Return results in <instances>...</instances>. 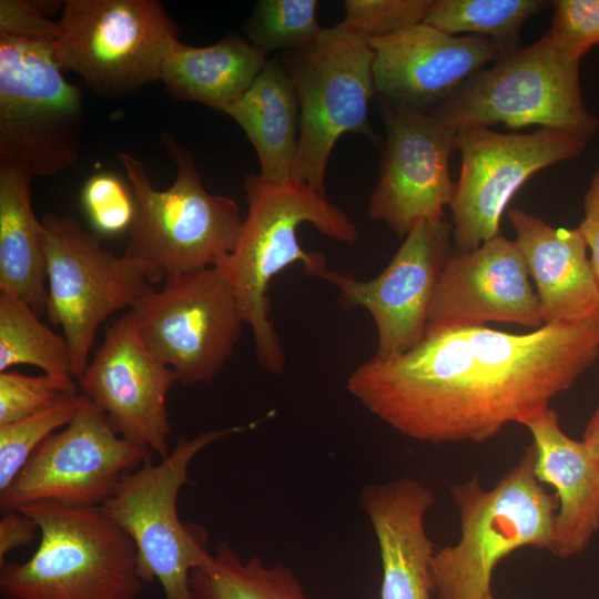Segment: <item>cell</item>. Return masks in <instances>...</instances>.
Wrapping results in <instances>:
<instances>
[{"mask_svg": "<svg viewBox=\"0 0 599 599\" xmlns=\"http://www.w3.org/2000/svg\"><path fill=\"white\" fill-rule=\"evenodd\" d=\"M484 599H496V598L493 596V593H490V595L486 596Z\"/></svg>", "mask_w": 599, "mask_h": 599, "instance_id": "40", "label": "cell"}, {"mask_svg": "<svg viewBox=\"0 0 599 599\" xmlns=\"http://www.w3.org/2000/svg\"><path fill=\"white\" fill-rule=\"evenodd\" d=\"M581 441L599 466V407L589 419Z\"/></svg>", "mask_w": 599, "mask_h": 599, "instance_id": "38", "label": "cell"}, {"mask_svg": "<svg viewBox=\"0 0 599 599\" xmlns=\"http://www.w3.org/2000/svg\"><path fill=\"white\" fill-rule=\"evenodd\" d=\"M588 139L540 128L505 134L488 128L456 132L461 169L450 204L458 252H470L500 234L502 212L518 189L538 171L577 158Z\"/></svg>", "mask_w": 599, "mask_h": 599, "instance_id": "14", "label": "cell"}, {"mask_svg": "<svg viewBox=\"0 0 599 599\" xmlns=\"http://www.w3.org/2000/svg\"><path fill=\"white\" fill-rule=\"evenodd\" d=\"M0 32L57 38V21L49 20L37 4L21 0L0 1Z\"/></svg>", "mask_w": 599, "mask_h": 599, "instance_id": "35", "label": "cell"}, {"mask_svg": "<svg viewBox=\"0 0 599 599\" xmlns=\"http://www.w3.org/2000/svg\"><path fill=\"white\" fill-rule=\"evenodd\" d=\"M224 113L245 132L260 161V175L282 182L293 177L300 105L285 65L268 60L251 87Z\"/></svg>", "mask_w": 599, "mask_h": 599, "instance_id": "24", "label": "cell"}, {"mask_svg": "<svg viewBox=\"0 0 599 599\" xmlns=\"http://www.w3.org/2000/svg\"><path fill=\"white\" fill-rule=\"evenodd\" d=\"M547 6L541 0H433L424 22L451 35L484 37L512 51L524 22Z\"/></svg>", "mask_w": 599, "mask_h": 599, "instance_id": "28", "label": "cell"}, {"mask_svg": "<svg viewBox=\"0 0 599 599\" xmlns=\"http://www.w3.org/2000/svg\"><path fill=\"white\" fill-rule=\"evenodd\" d=\"M433 0H345L344 28L366 38L389 35L424 22Z\"/></svg>", "mask_w": 599, "mask_h": 599, "instance_id": "32", "label": "cell"}, {"mask_svg": "<svg viewBox=\"0 0 599 599\" xmlns=\"http://www.w3.org/2000/svg\"><path fill=\"white\" fill-rule=\"evenodd\" d=\"M316 0H260L245 24L248 41L265 51L300 50L314 44L324 30Z\"/></svg>", "mask_w": 599, "mask_h": 599, "instance_id": "29", "label": "cell"}, {"mask_svg": "<svg viewBox=\"0 0 599 599\" xmlns=\"http://www.w3.org/2000/svg\"><path fill=\"white\" fill-rule=\"evenodd\" d=\"M32 177L0 166V293L16 295L41 315L48 300L42 223L31 204Z\"/></svg>", "mask_w": 599, "mask_h": 599, "instance_id": "25", "label": "cell"}, {"mask_svg": "<svg viewBox=\"0 0 599 599\" xmlns=\"http://www.w3.org/2000/svg\"><path fill=\"white\" fill-rule=\"evenodd\" d=\"M535 461L531 443L493 488L483 487L479 473L450 487L460 537L432 558L438 599H484L494 569L509 554L522 547L551 552L558 498L538 480Z\"/></svg>", "mask_w": 599, "mask_h": 599, "instance_id": "4", "label": "cell"}, {"mask_svg": "<svg viewBox=\"0 0 599 599\" xmlns=\"http://www.w3.org/2000/svg\"><path fill=\"white\" fill-rule=\"evenodd\" d=\"M130 309L150 352L177 382L209 384L233 355L245 318L220 266L170 277Z\"/></svg>", "mask_w": 599, "mask_h": 599, "instance_id": "12", "label": "cell"}, {"mask_svg": "<svg viewBox=\"0 0 599 599\" xmlns=\"http://www.w3.org/2000/svg\"><path fill=\"white\" fill-rule=\"evenodd\" d=\"M548 33L559 50L575 61L599 43V0H558Z\"/></svg>", "mask_w": 599, "mask_h": 599, "instance_id": "34", "label": "cell"}, {"mask_svg": "<svg viewBox=\"0 0 599 599\" xmlns=\"http://www.w3.org/2000/svg\"><path fill=\"white\" fill-rule=\"evenodd\" d=\"M82 203L90 222L101 234H118L129 230L132 223L134 202L131 189L112 173L92 175L84 184Z\"/></svg>", "mask_w": 599, "mask_h": 599, "instance_id": "33", "label": "cell"}, {"mask_svg": "<svg viewBox=\"0 0 599 599\" xmlns=\"http://www.w3.org/2000/svg\"><path fill=\"white\" fill-rule=\"evenodd\" d=\"M267 53L232 34L206 47L175 40L162 67L161 81L174 97L224 110L251 87Z\"/></svg>", "mask_w": 599, "mask_h": 599, "instance_id": "23", "label": "cell"}, {"mask_svg": "<svg viewBox=\"0 0 599 599\" xmlns=\"http://www.w3.org/2000/svg\"><path fill=\"white\" fill-rule=\"evenodd\" d=\"M488 322L534 329L545 324L524 255L516 241L501 233L446 261L428 313V324Z\"/></svg>", "mask_w": 599, "mask_h": 599, "instance_id": "19", "label": "cell"}, {"mask_svg": "<svg viewBox=\"0 0 599 599\" xmlns=\"http://www.w3.org/2000/svg\"><path fill=\"white\" fill-rule=\"evenodd\" d=\"M79 394L31 417L0 426V493L8 488L38 447L73 418Z\"/></svg>", "mask_w": 599, "mask_h": 599, "instance_id": "30", "label": "cell"}, {"mask_svg": "<svg viewBox=\"0 0 599 599\" xmlns=\"http://www.w3.org/2000/svg\"><path fill=\"white\" fill-rule=\"evenodd\" d=\"M599 357V313L527 333L428 324L405 353L358 365L346 388L405 437L483 443L548 409Z\"/></svg>", "mask_w": 599, "mask_h": 599, "instance_id": "1", "label": "cell"}, {"mask_svg": "<svg viewBox=\"0 0 599 599\" xmlns=\"http://www.w3.org/2000/svg\"><path fill=\"white\" fill-rule=\"evenodd\" d=\"M74 394H78L75 383H64L45 374L28 376L1 372L0 426L40 414Z\"/></svg>", "mask_w": 599, "mask_h": 599, "instance_id": "31", "label": "cell"}, {"mask_svg": "<svg viewBox=\"0 0 599 599\" xmlns=\"http://www.w3.org/2000/svg\"><path fill=\"white\" fill-rule=\"evenodd\" d=\"M285 62L300 105L293 177L326 196V167L337 140L345 133L373 134L374 51L365 35L337 24Z\"/></svg>", "mask_w": 599, "mask_h": 599, "instance_id": "9", "label": "cell"}, {"mask_svg": "<svg viewBox=\"0 0 599 599\" xmlns=\"http://www.w3.org/2000/svg\"><path fill=\"white\" fill-rule=\"evenodd\" d=\"M545 323L580 322L599 313L597 284L586 241L576 229L555 227L520 209L508 213Z\"/></svg>", "mask_w": 599, "mask_h": 599, "instance_id": "21", "label": "cell"}, {"mask_svg": "<svg viewBox=\"0 0 599 599\" xmlns=\"http://www.w3.org/2000/svg\"><path fill=\"white\" fill-rule=\"evenodd\" d=\"M434 502L430 488L410 477L362 489L359 504L373 527L382 561L379 599H432L430 565L436 549L425 517Z\"/></svg>", "mask_w": 599, "mask_h": 599, "instance_id": "20", "label": "cell"}, {"mask_svg": "<svg viewBox=\"0 0 599 599\" xmlns=\"http://www.w3.org/2000/svg\"><path fill=\"white\" fill-rule=\"evenodd\" d=\"M428 113L455 132L540 125L590 139L598 128L581 98L579 61L559 50L548 32L504 54Z\"/></svg>", "mask_w": 599, "mask_h": 599, "instance_id": "8", "label": "cell"}, {"mask_svg": "<svg viewBox=\"0 0 599 599\" xmlns=\"http://www.w3.org/2000/svg\"><path fill=\"white\" fill-rule=\"evenodd\" d=\"M55 57L89 87L121 95L161 80L179 29L156 0H68L57 21Z\"/></svg>", "mask_w": 599, "mask_h": 599, "instance_id": "10", "label": "cell"}, {"mask_svg": "<svg viewBox=\"0 0 599 599\" xmlns=\"http://www.w3.org/2000/svg\"><path fill=\"white\" fill-rule=\"evenodd\" d=\"M21 510L40 542L23 562L0 565L3 599H138L144 582L135 547L100 507L37 502Z\"/></svg>", "mask_w": 599, "mask_h": 599, "instance_id": "5", "label": "cell"}, {"mask_svg": "<svg viewBox=\"0 0 599 599\" xmlns=\"http://www.w3.org/2000/svg\"><path fill=\"white\" fill-rule=\"evenodd\" d=\"M21 364L37 366L61 382L74 383L65 338L41 323L26 301L0 293V373Z\"/></svg>", "mask_w": 599, "mask_h": 599, "instance_id": "27", "label": "cell"}, {"mask_svg": "<svg viewBox=\"0 0 599 599\" xmlns=\"http://www.w3.org/2000/svg\"><path fill=\"white\" fill-rule=\"evenodd\" d=\"M176 382L173 369L145 346L131 311L108 326L103 343L77 379L122 438L160 459L170 453L166 397Z\"/></svg>", "mask_w": 599, "mask_h": 599, "instance_id": "17", "label": "cell"}, {"mask_svg": "<svg viewBox=\"0 0 599 599\" xmlns=\"http://www.w3.org/2000/svg\"><path fill=\"white\" fill-rule=\"evenodd\" d=\"M190 588L194 599H309L290 568L244 560L226 540L191 572Z\"/></svg>", "mask_w": 599, "mask_h": 599, "instance_id": "26", "label": "cell"}, {"mask_svg": "<svg viewBox=\"0 0 599 599\" xmlns=\"http://www.w3.org/2000/svg\"><path fill=\"white\" fill-rule=\"evenodd\" d=\"M384 123L386 143L368 215L405 237L422 220L444 219L453 202L456 182L448 164L456 132L428 112L390 102Z\"/></svg>", "mask_w": 599, "mask_h": 599, "instance_id": "16", "label": "cell"}, {"mask_svg": "<svg viewBox=\"0 0 599 599\" xmlns=\"http://www.w3.org/2000/svg\"><path fill=\"white\" fill-rule=\"evenodd\" d=\"M162 142L176 166L166 190H156L143 163L119 152L130 182L134 215L125 254L143 268L150 284L213 267L235 248L243 220L231 197L209 193L193 155L173 135Z\"/></svg>", "mask_w": 599, "mask_h": 599, "instance_id": "3", "label": "cell"}, {"mask_svg": "<svg viewBox=\"0 0 599 599\" xmlns=\"http://www.w3.org/2000/svg\"><path fill=\"white\" fill-rule=\"evenodd\" d=\"M41 223L45 311L63 332L77 380L89 364L99 326L114 312L132 309L151 284L138 262L104 248L100 236L83 231L77 220L47 213Z\"/></svg>", "mask_w": 599, "mask_h": 599, "instance_id": "11", "label": "cell"}, {"mask_svg": "<svg viewBox=\"0 0 599 599\" xmlns=\"http://www.w3.org/2000/svg\"><path fill=\"white\" fill-rule=\"evenodd\" d=\"M37 531L35 521L21 510H3L0 518V565L4 564L7 555L29 545Z\"/></svg>", "mask_w": 599, "mask_h": 599, "instance_id": "36", "label": "cell"}, {"mask_svg": "<svg viewBox=\"0 0 599 599\" xmlns=\"http://www.w3.org/2000/svg\"><path fill=\"white\" fill-rule=\"evenodd\" d=\"M151 450L122 438L105 414L83 394L71 422L51 434L7 489L0 509L37 502L101 507L122 477L151 458Z\"/></svg>", "mask_w": 599, "mask_h": 599, "instance_id": "13", "label": "cell"}, {"mask_svg": "<svg viewBox=\"0 0 599 599\" xmlns=\"http://www.w3.org/2000/svg\"><path fill=\"white\" fill-rule=\"evenodd\" d=\"M243 186L247 215L235 248L216 266L227 276L252 331L260 366L278 374L284 369L285 353L268 317L270 282L295 263H301L306 273L319 277L328 270L324 254L301 247L298 226L311 223L323 235L348 244L357 241L358 231L348 215L327 196L294 177L274 182L260 174H248Z\"/></svg>", "mask_w": 599, "mask_h": 599, "instance_id": "2", "label": "cell"}, {"mask_svg": "<svg viewBox=\"0 0 599 599\" xmlns=\"http://www.w3.org/2000/svg\"><path fill=\"white\" fill-rule=\"evenodd\" d=\"M590 251V263L599 286V222L583 219L578 226Z\"/></svg>", "mask_w": 599, "mask_h": 599, "instance_id": "37", "label": "cell"}, {"mask_svg": "<svg viewBox=\"0 0 599 599\" xmlns=\"http://www.w3.org/2000/svg\"><path fill=\"white\" fill-rule=\"evenodd\" d=\"M585 219L599 222V169L583 200Z\"/></svg>", "mask_w": 599, "mask_h": 599, "instance_id": "39", "label": "cell"}, {"mask_svg": "<svg viewBox=\"0 0 599 599\" xmlns=\"http://www.w3.org/2000/svg\"><path fill=\"white\" fill-rule=\"evenodd\" d=\"M53 38L0 32V166L31 177L75 165L85 121Z\"/></svg>", "mask_w": 599, "mask_h": 599, "instance_id": "6", "label": "cell"}, {"mask_svg": "<svg viewBox=\"0 0 599 599\" xmlns=\"http://www.w3.org/2000/svg\"><path fill=\"white\" fill-rule=\"evenodd\" d=\"M367 39L374 51L376 92L387 102L423 112L510 52L487 38L456 37L425 22Z\"/></svg>", "mask_w": 599, "mask_h": 599, "instance_id": "18", "label": "cell"}, {"mask_svg": "<svg viewBox=\"0 0 599 599\" xmlns=\"http://www.w3.org/2000/svg\"><path fill=\"white\" fill-rule=\"evenodd\" d=\"M524 426L536 448L535 474L556 489L558 498L551 554L571 558L587 548L599 529V466L582 441L565 434L550 407Z\"/></svg>", "mask_w": 599, "mask_h": 599, "instance_id": "22", "label": "cell"}, {"mask_svg": "<svg viewBox=\"0 0 599 599\" xmlns=\"http://www.w3.org/2000/svg\"><path fill=\"white\" fill-rule=\"evenodd\" d=\"M232 426L181 437L165 458H150L125 474L115 493L100 508L131 538L143 582L158 581L163 599H194L191 572L211 556L207 532L184 524L177 498L187 483L191 464L210 445L254 427Z\"/></svg>", "mask_w": 599, "mask_h": 599, "instance_id": "7", "label": "cell"}, {"mask_svg": "<svg viewBox=\"0 0 599 599\" xmlns=\"http://www.w3.org/2000/svg\"><path fill=\"white\" fill-rule=\"evenodd\" d=\"M451 227L444 219L417 222L389 264L367 281L338 271L321 277L338 288L342 308H365L377 331L376 356L407 352L423 338L432 298L446 261L454 254Z\"/></svg>", "mask_w": 599, "mask_h": 599, "instance_id": "15", "label": "cell"}]
</instances>
